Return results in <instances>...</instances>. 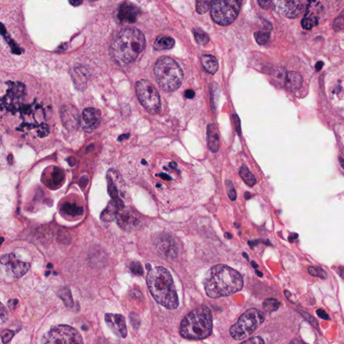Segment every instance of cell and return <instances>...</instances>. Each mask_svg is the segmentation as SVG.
<instances>
[{
	"mask_svg": "<svg viewBox=\"0 0 344 344\" xmlns=\"http://www.w3.org/2000/svg\"><path fill=\"white\" fill-rule=\"evenodd\" d=\"M204 286L208 297L216 299L240 292L244 286V280L240 272L234 268L218 264L208 270Z\"/></svg>",
	"mask_w": 344,
	"mask_h": 344,
	"instance_id": "obj_1",
	"label": "cell"
},
{
	"mask_svg": "<svg viewBox=\"0 0 344 344\" xmlns=\"http://www.w3.org/2000/svg\"><path fill=\"white\" fill-rule=\"evenodd\" d=\"M147 283L153 297L167 309H176L179 305L178 294L170 272L164 267L150 270L147 276Z\"/></svg>",
	"mask_w": 344,
	"mask_h": 344,
	"instance_id": "obj_2",
	"label": "cell"
},
{
	"mask_svg": "<svg viewBox=\"0 0 344 344\" xmlns=\"http://www.w3.org/2000/svg\"><path fill=\"white\" fill-rule=\"evenodd\" d=\"M145 37L136 28L123 30L112 46L113 57L121 64H127L137 59L145 47Z\"/></svg>",
	"mask_w": 344,
	"mask_h": 344,
	"instance_id": "obj_3",
	"label": "cell"
},
{
	"mask_svg": "<svg viewBox=\"0 0 344 344\" xmlns=\"http://www.w3.org/2000/svg\"><path fill=\"white\" fill-rule=\"evenodd\" d=\"M213 327L212 315L205 306L190 312L180 324V333L183 337L190 339H202L211 335Z\"/></svg>",
	"mask_w": 344,
	"mask_h": 344,
	"instance_id": "obj_4",
	"label": "cell"
},
{
	"mask_svg": "<svg viewBox=\"0 0 344 344\" xmlns=\"http://www.w3.org/2000/svg\"><path fill=\"white\" fill-rule=\"evenodd\" d=\"M157 82L163 90L172 92L182 84L184 73L178 63L169 57H162L154 67Z\"/></svg>",
	"mask_w": 344,
	"mask_h": 344,
	"instance_id": "obj_5",
	"label": "cell"
},
{
	"mask_svg": "<svg viewBox=\"0 0 344 344\" xmlns=\"http://www.w3.org/2000/svg\"><path fill=\"white\" fill-rule=\"evenodd\" d=\"M264 315L256 309H250L239 318L230 329V334L237 340L245 339L253 333L264 323Z\"/></svg>",
	"mask_w": 344,
	"mask_h": 344,
	"instance_id": "obj_6",
	"label": "cell"
},
{
	"mask_svg": "<svg viewBox=\"0 0 344 344\" xmlns=\"http://www.w3.org/2000/svg\"><path fill=\"white\" fill-rule=\"evenodd\" d=\"M243 0H212L210 14L214 23L222 27L234 23L240 14Z\"/></svg>",
	"mask_w": 344,
	"mask_h": 344,
	"instance_id": "obj_7",
	"label": "cell"
},
{
	"mask_svg": "<svg viewBox=\"0 0 344 344\" xmlns=\"http://www.w3.org/2000/svg\"><path fill=\"white\" fill-rule=\"evenodd\" d=\"M136 92L141 105L145 110L153 114H158L160 112L162 105L160 93L150 81L146 79L137 81Z\"/></svg>",
	"mask_w": 344,
	"mask_h": 344,
	"instance_id": "obj_8",
	"label": "cell"
},
{
	"mask_svg": "<svg viewBox=\"0 0 344 344\" xmlns=\"http://www.w3.org/2000/svg\"><path fill=\"white\" fill-rule=\"evenodd\" d=\"M43 343H81L82 337L75 328L66 325H59L51 328L42 339Z\"/></svg>",
	"mask_w": 344,
	"mask_h": 344,
	"instance_id": "obj_9",
	"label": "cell"
},
{
	"mask_svg": "<svg viewBox=\"0 0 344 344\" xmlns=\"http://www.w3.org/2000/svg\"><path fill=\"white\" fill-rule=\"evenodd\" d=\"M31 265L18 259L14 253L5 254L0 257V268L11 277L19 278L29 271Z\"/></svg>",
	"mask_w": 344,
	"mask_h": 344,
	"instance_id": "obj_10",
	"label": "cell"
},
{
	"mask_svg": "<svg viewBox=\"0 0 344 344\" xmlns=\"http://www.w3.org/2000/svg\"><path fill=\"white\" fill-rule=\"evenodd\" d=\"M305 15L301 21L304 29L311 30L319 25L320 15L323 11L322 0H307Z\"/></svg>",
	"mask_w": 344,
	"mask_h": 344,
	"instance_id": "obj_11",
	"label": "cell"
},
{
	"mask_svg": "<svg viewBox=\"0 0 344 344\" xmlns=\"http://www.w3.org/2000/svg\"><path fill=\"white\" fill-rule=\"evenodd\" d=\"M272 5L278 14L288 19L299 17L303 9L300 0H272Z\"/></svg>",
	"mask_w": 344,
	"mask_h": 344,
	"instance_id": "obj_12",
	"label": "cell"
},
{
	"mask_svg": "<svg viewBox=\"0 0 344 344\" xmlns=\"http://www.w3.org/2000/svg\"><path fill=\"white\" fill-rule=\"evenodd\" d=\"M81 121L83 131L90 133L95 130L100 125V111L93 108H85L83 111Z\"/></svg>",
	"mask_w": 344,
	"mask_h": 344,
	"instance_id": "obj_13",
	"label": "cell"
},
{
	"mask_svg": "<svg viewBox=\"0 0 344 344\" xmlns=\"http://www.w3.org/2000/svg\"><path fill=\"white\" fill-rule=\"evenodd\" d=\"M105 321L109 328L119 337L125 338L127 329L125 318L119 314L107 313L105 315Z\"/></svg>",
	"mask_w": 344,
	"mask_h": 344,
	"instance_id": "obj_14",
	"label": "cell"
},
{
	"mask_svg": "<svg viewBox=\"0 0 344 344\" xmlns=\"http://www.w3.org/2000/svg\"><path fill=\"white\" fill-rule=\"evenodd\" d=\"M158 252L167 258H175L177 255L176 244L170 236L163 235L159 236L156 242Z\"/></svg>",
	"mask_w": 344,
	"mask_h": 344,
	"instance_id": "obj_15",
	"label": "cell"
},
{
	"mask_svg": "<svg viewBox=\"0 0 344 344\" xmlns=\"http://www.w3.org/2000/svg\"><path fill=\"white\" fill-rule=\"evenodd\" d=\"M138 9L135 6L127 3L123 4L119 11V19L121 22L135 23L138 16Z\"/></svg>",
	"mask_w": 344,
	"mask_h": 344,
	"instance_id": "obj_16",
	"label": "cell"
},
{
	"mask_svg": "<svg viewBox=\"0 0 344 344\" xmlns=\"http://www.w3.org/2000/svg\"><path fill=\"white\" fill-rule=\"evenodd\" d=\"M117 221L121 227L125 230H131L137 225L138 218L131 210H124L118 212L117 215Z\"/></svg>",
	"mask_w": 344,
	"mask_h": 344,
	"instance_id": "obj_17",
	"label": "cell"
},
{
	"mask_svg": "<svg viewBox=\"0 0 344 344\" xmlns=\"http://www.w3.org/2000/svg\"><path fill=\"white\" fill-rule=\"evenodd\" d=\"M207 142L208 147L212 152L216 153L219 150L220 137L217 127L211 124L207 128Z\"/></svg>",
	"mask_w": 344,
	"mask_h": 344,
	"instance_id": "obj_18",
	"label": "cell"
},
{
	"mask_svg": "<svg viewBox=\"0 0 344 344\" xmlns=\"http://www.w3.org/2000/svg\"><path fill=\"white\" fill-rule=\"evenodd\" d=\"M303 78L299 73L296 71H290L285 77L284 83L288 90L295 91L301 88L303 85Z\"/></svg>",
	"mask_w": 344,
	"mask_h": 344,
	"instance_id": "obj_19",
	"label": "cell"
},
{
	"mask_svg": "<svg viewBox=\"0 0 344 344\" xmlns=\"http://www.w3.org/2000/svg\"><path fill=\"white\" fill-rule=\"evenodd\" d=\"M63 122L67 127L75 128L79 123V113L73 107L66 106L62 110Z\"/></svg>",
	"mask_w": 344,
	"mask_h": 344,
	"instance_id": "obj_20",
	"label": "cell"
},
{
	"mask_svg": "<svg viewBox=\"0 0 344 344\" xmlns=\"http://www.w3.org/2000/svg\"><path fill=\"white\" fill-rule=\"evenodd\" d=\"M202 66L210 74H215L218 70V63L215 57L210 55H203L201 58Z\"/></svg>",
	"mask_w": 344,
	"mask_h": 344,
	"instance_id": "obj_21",
	"label": "cell"
},
{
	"mask_svg": "<svg viewBox=\"0 0 344 344\" xmlns=\"http://www.w3.org/2000/svg\"><path fill=\"white\" fill-rule=\"evenodd\" d=\"M114 201L110 202V204L108 206L106 209L103 212L102 214V219L106 220V221H110V220H112L113 218L116 217V214L118 212V209L121 208V203L122 202L119 201L117 200L119 199H114Z\"/></svg>",
	"mask_w": 344,
	"mask_h": 344,
	"instance_id": "obj_22",
	"label": "cell"
},
{
	"mask_svg": "<svg viewBox=\"0 0 344 344\" xmlns=\"http://www.w3.org/2000/svg\"><path fill=\"white\" fill-rule=\"evenodd\" d=\"M61 211L63 214L71 216H81L83 214V208L77 205L75 203L71 202H65L63 204L61 208Z\"/></svg>",
	"mask_w": 344,
	"mask_h": 344,
	"instance_id": "obj_23",
	"label": "cell"
},
{
	"mask_svg": "<svg viewBox=\"0 0 344 344\" xmlns=\"http://www.w3.org/2000/svg\"><path fill=\"white\" fill-rule=\"evenodd\" d=\"M175 41L172 38L169 37H160L155 41L154 47L158 50H166L170 49L174 47Z\"/></svg>",
	"mask_w": 344,
	"mask_h": 344,
	"instance_id": "obj_24",
	"label": "cell"
},
{
	"mask_svg": "<svg viewBox=\"0 0 344 344\" xmlns=\"http://www.w3.org/2000/svg\"><path fill=\"white\" fill-rule=\"evenodd\" d=\"M240 175L241 178L242 180L244 181V182L248 186H253L256 184V178L255 176L251 172H250L249 169L248 168L247 166H243L241 168L240 170Z\"/></svg>",
	"mask_w": 344,
	"mask_h": 344,
	"instance_id": "obj_25",
	"label": "cell"
},
{
	"mask_svg": "<svg viewBox=\"0 0 344 344\" xmlns=\"http://www.w3.org/2000/svg\"><path fill=\"white\" fill-rule=\"evenodd\" d=\"M270 37V31L269 30H262V31H256L254 33V37L256 42L260 45H264L269 41Z\"/></svg>",
	"mask_w": 344,
	"mask_h": 344,
	"instance_id": "obj_26",
	"label": "cell"
},
{
	"mask_svg": "<svg viewBox=\"0 0 344 344\" xmlns=\"http://www.w3.org/2000/svg\"><path fill=\"white\" fill-rule=\"evenodd\" d=\"M212 0H196V12L199 15H204L209 11Z\"/></svg>",
	"mask_w": 344,
	"mask_h": 344,
	"instance_id": "obj_27",
	"label": "cell"
},
{
	"mask_svg": "<svg viewBox=\"0 0 344 344\" xmlns=\"http://www.w3.org/2000/svg\"><path fill=\"white\" fill-rule=\"evenodd\" d=\"M264 309L268 313H273L279 309L280 303L277 300L274 299H267L264 301Z\"/></svg>",
	"mask_w": 344,
	"mask_h": 344,
	"instance_id": "obj_28",
	"label": "cell"
},
{
	"mask_svg": "<svg viewBox=\"0 0 344 344\" xmlns=\"http://www.w3.org/2000/svg\"><path fill=\"white\" fill-rule=\"evenodd\" d=\"M195 40L200 45H206L210 41L209 37L207 34L200 30L195 29L194 31Z\"/></svg>",
	"mask_w": 344,
	"mask_h": 344,
	"instance_id": "obj_29",
	"label": "cell"
},
{
	"mask_svg": "<svg viewBox=\"0 0 344 344\" xmlns=\"http://www.w3.org/2000/svg\"><path fill=\"white\" fill-rule=\"evenodd\" d=\"M64 173L58 168H55L52 174V184L55 186H60L64 180Z\"/></svg>",
	"mask_w": 344,
	"mask_h": 344,
	"instance_id": "obj_30",
	"label": "cell"
},
{
	"mask_svg": "<svg viewBox=\"0 0 344 344\" xmlns=\"http://www.w3.org/2000/svg\"><path fill=\"white\" fill-rule=\"evenodd\" d=\"M308 272H309L310 275L322 278V279H326L327 278V274H326L325 270L321 268L311 266L308 269Z\"/></svg>",
	"mask_w": 344,
	"mask_h": 344,
	"instance_id": "obj_31",
	"label": "cell"
},
{
	"mask_svg": "<svg viewBox=\"0 0 344 344\" xmlns=\"http://www.w3.org/2000/svg\"><path fill=\"white\" fill-rule=\"evenodd\" d=\"M225 184L226 192H227L228 197H230V199L233 200V201H235L237 198V194L234 184H233L232 181L227 180H226Z\"/></svg>",
	"mask_w": 344,
	"mask_h": 344,
	"instance_id": "obj_32",
	"label": "cell"
},
{
	"mask_svg": "<svg viewBox=\"0 0 344 344\" xmlns=\"http://www.w3.org/2000/svg\"><path fill=\"white\" fill-rule=\"evenodd\" d=\"M15 335V332L12 331V330L6 329L5 331H3V333L1 334V337L2 339H3V343H9V342L13 339Z\"/></svg>",
	"mask_w": 344,
	"mask_h": 344,
	"instance_id": "obj_33",
	"label": "cell"
},
{
	"mask_svg": "<svg viewBox=\"0 0 344 344\" xmlns=\"http://www.w3.org/2000/svg\"><path fill=\"white\" fill-rule=\"evenodd\" d=\"M60 297L64 301L67 306H71L73 304L72 298H71L70 292L69 290H63L60 294Z\"/></svg>",
	"mask_w": 344,
	"mask_h": 344,
	"instance_id": "obj_34",
	"label": "cell"
},
{
	"mask_svg": "<svg viewBox=\"0 0 344 344\" xmlns=\"http://www.w3.org/2000/svg\"><path fill=\"white\" fill-rule=\"evenodd\" d=\"M131 271L133 272V274H136V275H141L143 274V270L142 266L137 262H133L131 263L130 266Z\"/></svg>",
	"mask_w": 344,
	"mask_h": 344,
	"instance_id": "obj_35",
	"label": "cell"
},
{
	"mask_svg": "<svg viewBox=\"0 0 344 344\" xmlns=\"http://www.w3.org/2000/svg\"><path fill=\"white\" fill-rule=\"evenodd\" d=\"M343 13H341V16H339V17H337V19H336L335 20V21L333 22V28L334 29H337V30H342L343 29Z\"/></svg>",
	"mask_w": 344,
	"mask_h": 344,
	"instance_id": "obj_36",
	"label": "cell"
},
{
	"mask_svg": "<svg viewBox=\"0 0 344 344\" xmlns=\"http://www.w3.org/2000/svg\"><path fill=\"white\" fill-rule=\"evenodd\" d=\"M9 317V312L5 306L0 302V318L3 321H7Z\"/></svg>",
	"mask_w": 344,
	"mask_h": 344,
	"instance_id": "obj_37",
	"label": "cell"
},
{
	"mask_svg": "<svg viewBox=\"0 0 344 344\" xmlns=\"http://www.w3.org/2000/svg\"><path fill=\"white\" fill-rule=\"evenodd\" d=\"M258 3L259 4L260 7L264 10L270 9L273 6L272 5V0H258Z\"/></svg>",
	"mask_w": 344,
	"mask_h": 344,
	"instance_id": "obj_38",
	"label": "cell"
},
{
	"mask_svg": "<svg viewBox=\"0 0 344 344\" xmlns=\"http://www.w3.org/2000/svg\"><path fill=\"white\" fill-rule=\"evenodd\" d=\"M242 343L256 344L264 343V340L262 339L261 337H258V336H256V337H252L249 339L246 340V341H243Z\"/></svg>",
	"mask_w": 344,
	"mask_h": 344,
	"instance_id": "obj_39",
	"label": "cell"
},
{
	"mask_svg": "<svg viewBox=\"0 0 344 344\" xmlns=\"http://www.w3.org/2000/svg\"><path fill=\"white\" fill-rule=\"evenodd\" d=\"M300 311V313H301V315H303V317L305 318L306 320H307V321H309L310 323H311L312 325H313V326H315V327H317V326H318L317 322V321H316V320L315 319H314V318L313 317H311V316L309 314V315H308V316H309V318H308V317H307V316H306L305 315V313H303V311Z\"/></svg>",
	"mask_w": 344,
	"mask_h": 344,
	"instance_id": "obj_40",
	"label": "cell"
},
{
	"mask_svg": "<svg viewBox=\"0 0 344 344\" xmlns=\"http://www.w3.org/2000/svg\"><path fill=\"white\" fill-rule=\"evenodd\" d=\"M317 315L319 316L320 318H321V319H323L324 320H328L331 319L329 318V316L327 315V313L323 309H318L317 311Z\"/></svg>",
	"mask_w": 344,
	"mask_h": 344,
	"instance_id": "obj_41",
	"label": "cell"
},
{
	"mask_svg": "<svg viewBox=\"0 0 344 344\" xmlns=\"http://www.w3.org/2000/svg\"><path fill=\"white\" fill-rule=\"evenodd\" d=\"M234 121L235 123H236V130L238 131L239 134H240L241 132V127H240V119L238 118V115H234Z\"/></svg>",
	"mask_w": 344,
	"mask_h": 344,
	"instance_id": "obj_42",
	"label": "cell"
},
{
	"mask_svg": "<svg viewBox=\"0 0 344 344\" xmlns=\"http://www.w3.org/2000/svg\"><path fill=\"white\" fill-rule=\"evenodd\" d=\"M185 96L188 99L194 98L195 92L194 91L192 90V89H187V90L185 91Z\"/></svg>",
	"mask_w": 344,
	"mask_h": 344,
	"instance_id": "obj_43",
	"label": "cell"
},
{
	"mask_svg": "<svg viewBox=\"0 0 344 344\" xmlns=\"http://www.w3.org/2000/svg\"><path fill=\"white\" fill-rule=\"evenodd\" d=\"M69 3L73 7H79L83 3V0H69Z\"/></svg>",
	"mask_w": 344,
	"mask_h": 344,
	"instance_id": "obj_44",
	"label": "cell"
},
{
	"mask_svg": "<svg viewBox=\"0 0 344 344\" xmlns=\"http://www.w3.org/2000/svg\"><path fill=\"white\" fill-rule=\"evenodd\" d=\"M323 66V63L322 62V61H319V62H317L316 63L315 65V69L316 70L319 71L321 70L322 69V67Z\"/></svg>",
	"mask_w": 344,
	"mask_h": 344,
	"instance_id": "obj_45",
	"label": "cell"
},
{
	"mask_svg": "<svg viewBox=\"0 0 344 344\" xmlns=\"http://www.w3.org/2000/svg\"><path fill=\"white\" fill-rule=\"evenodd\" d=\"M297 238L298 234H291L289 237H288V240H289L290 242H292L294 240H296V239H297Z\"/></svg>",
	"mask_w": 344,
	"mask_h": 344,
	"instance_id": "obj_46",
	"label": "cell"
},
{
	"mask_svg": "<svg viewBox=\"0 0 344 344\" xmlns=\"http://www.w3.org/2000/svg\"><path fill=\"white\" fill-rule=\"evenodd\" d=\"M128 137V135H121V136L119 137V141H123V139L127 138V137Z\"/></svg>",
	"mask_w": 344,
	"mask_h": 344,
	"instance_id": "obj_47",
	"label": "cell"
},
{
	"mask_svg": "<svg viewBox=\"0 0 344 344\" xmlns=\"http://www.w3.org/2000/svg\"><path fill=\"white\" fill-rule=\"evenodd\" d=\"M284 294H285L287 299H289V297L291 296V293H290V292H288V290H285V291H284Z\"/></svg>",
	"mask_w": 344,
	"mask_h": 344,
	"instance_id": "obj_48",
	"label": "cell"
},
{
	"mask_svg": "<svg viewBox=\"0 0 344 344\" xmlns=\"http://www.w3.org/2000/svg\"><path fill=\"white\" fill-rule=\"evenodd\" d=\"M224 237H225L226 239H232V235L228 234V233H226V234H224Z\"/></svg>",
	"mask_w": 344,
	"mask_h": 344,
	"instance_id": "obj_49",
	"label": "cell"
},
{
	"mask_svg": "<svg viewBox=\"0 0 344 344\" xmlns=\"http://www.w3.org/2000/svg\"><path fill=\"white\" fill-rule=\"evenodd\" d=\"M252 266L254 268H257L258 267V264H256L255 262H252Z\"/></svg>",
	"mask_w": 344,
	"mask_h": 344,
	"instance_id": "obj_50",
	"label": "cell"
},
{
	"mask_svg": "<svg viewBox=\"0 0 344 344\" xmlns=\"http://www.w3.org/2000/svg\"><path fill=\"white\" fill-rule=\"evenodd\" d=\"M256 274H257V275L259 276V277H262V276H263V274H262V272L257 271V270H256Z\"/></svg>",
	"mask_w": 344,
	"mask_h": 344,
	"instance_id": "obj_51",
	"label": "cell"
},
{
	"mask_svg": "<svg viewBox=\"0 0 344 344\" xmlns=\"http://www.w3.org/2000/svg\"><path fill=\"white\" fill-rule=\"evenodd\" d=\"M4 240H5V239H4L3 237H0V245L3 244Z\"/></svg>",
	"mask_w": 344,
	"mask_h": 344,
	"instance_id": "obj_52",
	"label": "cell"
},
{
	"mask_svg": "<svg viewBox=\"0 0 344 344\" xmlns=\"http://www.w3.org/2000/svg\"><path fill=\"white\" fill-rule=\"evenodd\" d=\"M243 256H244V257L246 258V259L249 260V258H248V256L247 255V254H246V253H244L243 254Z\"/></svg>",
	"mask_w": 344,
	"mask_h": 344,
	"instance_id": "obj_53",
	"label": "cell"
},
{
	"mask_svg": "<svg viewBox=\"0 0 344 344\" xmlns=\"http://www.w3.org/2000/svg\"><path fill=\"white\" fill-rule=\"evenodd\" d=\"M53 266L51 265V264H49V265L47 266V268H52Z\"/></svg>",
	"mask_w": 344,
	"mask_h": 344,
	"instance_id": "obj_54",
	"label": "cell"
},
{
	"mask_svg": "<svg viewBox=\"0 0 344 344\" xmlns=\"http://www.w3.org/2000/svg\"><path fill=\"white\" fill-rule=\"evenodd\" d=\"M1 144H2V137H1V135H0V146H1Z\"/></svg>",
	"mask_w": 344,
	"mask_h": 344,
	"instance_id": "obj_55",
	"label": "cell"
},
{
	"mask_svg": "<svg viewBox=\"0 0 344 344\" xmlns=\"http://www.w3.org/2000/svg\"><path fill=\"white\" fill-rule=\"evenodd\" d=\"M46 274H46V276L49 275V274H50V272H47V273H46Z\"/></svg>",
	"mask_w": 344,
	"mask_h": 344,
	"instance_id": "obj_56",
	"label": "cell"
},
{
	"mask_svg": "<svg viewBox=\"0 0 344 344\" xmlns=\"http://www.w3.org/2000/svg\"><path fill=\"white\" fill-rule=\"evenodd\" d=\"M89 1H96V0H89Z\"/></svg>",
	"mask_w": 344,
	"mask_h": 344,
	"instance_id": "obj_57",
	"label": "cell"
}]
</instances>
